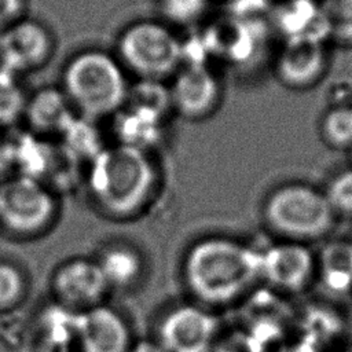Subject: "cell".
<instances>
[{
  "mask_svg": "<svg viewBox=\"0 0 352 352\" xmlns=\"http://www.w3.org/2000/svg\"><path fill=\"white\" fill-rule=\"evenodd\" d=\"M182 278L198 304H230L260 280V250L226 235L202 236L187 248Z\"/></svg>",
  "mask_w": 352,
  "mask_h": 352,
  "instance_id": "obj_1",
  "label": "cell"
},
{
  "mask_svg": "<svg viewBox=\"0 0 352 352\" xmlns=\"http://www.w3.org/2000/svg\"><path fill=\"white\" fill-rule=\"evenodd\" d=\"M87 191L103 214L124 220L143 212L160 184L151 153L122 144H107L88 165Z\"/></svg>",
  "mask_w": 352,
  "mask_h": 352,
  "instance_id": "obj_2",
  "label": "cell"
},
{
  "mask_svg": "<svg viewBox=\"0 0 352 352\" xmlns=\"http://www.w3.org/2000/svg\"><path fill=\"white\" fill-rule=\"evenodd\" d=\"M126 74L116 54L88 48L66 62L60 88L78 116L98 121L125 106L131 87Z\"/></svg>",
  "mask_w": 352,
  "mask_h": 352,
  "instance_id": "obj_3",
  "label": "cell"
},
{
  "mask_svg": "<svg viewBox=\"0 0 352 352\" xmlns=\"http://www.w3.org/2000/svg\"><path fill=\"white\" fill-rule=\"evenodd\" d=\"M267 227L283 241L308 243L323 238L334 226L336 213L324 192L304 183L274 188L263 202Z\"/></svg>",
  "mask_w": 352,
  "mask_h": 352,
  "instance_id": "obj_4",
  "label": "cell"
},
{
  "mask_svg": "<svg viewBox=\"0 0 352 352\" xmlns=\"http://www.w3.org/2000/svg\"><path fill=\"white\" fill-rule=\"evenodd\" d=\"M116 56L138 80L164 81L183 65V40L161 19H139L118 34Z\"/></svg>",
  "mask_w": 352,
  "mask_h": 352,
  "instance_id": "obj_5",
  "label": "cell"
},
{
  "mask_svg": "<svg viewBox=\"0 0 352 352\" xmlns=\"http://www.w3.org/2000/svg\"><path fill=\"white\" fill-rule=\"evenodd\" d=\"M56 192L44 182L14 173L0 183V228L19 238L36 236L54 223Z\"/></svg>",
  "mask_w": 352,
  "mask_h": 352,
  "instance_id": "obj_6",
  "label": "cell"
},
{
  "mask_svg": "<svg viewBox=\"0 0 352 352\" xmlns=\"http://www.w3.org/2000/svg\"><path fill=\"white\" fill-rule=\"evenodd\" d=\"M219 330V319L208 307L183 302L162 315L157 341L166 352H213Z\"/></svg>",
  "mask_w": 352,
  "mask_h": 352,
  "instance_id": "obj_7",
  "label": "cell"
},
{
  "mask_svg": "<svg viewBox=\"0 0 352 352\" xmlns=\"http://www.w3.org/2000/svg\"><path fill=\"white\" fill-rule=\"evenodd\" d=\"M168 87L173 113L192 121L214 113L223 96L221 81L206 62H183Z\"/></svg>",
  "mask_w": 352,
  "mask_h": 352,
  "instance_id": "obj_8",
  "label": "cell"
},
{
  "mask_svg": "<svg viewBox=\"0 0 352 352\" xmlns=\"http://www.w3.org/2000/svg\"><path fill=\"white\" fill-rule=\"evenodd\" d=\"M318 272V258L307 243L280 241L260 250V280L283 293L304 290Z\"/></svg>",
  "mask_w": 352,
  "mask_h": 352,
  "instance_id": "obj_9",
  "label": "cell"
},
{
  "mask_svg": "<svg viewBox=\"0 0 352 352\" xmlns=\"http://www.w3.org/2000/svg\"><path fill=\"white\" fill-rule=\"evenodd\" d=\"M51 290L60 307L81 312L102 304L110 287L95 258L73 257L55 268Z\"/></svg>",
  "mask_w": 352,
  "mask_h": 352,
  "instance_id": "obj_10",
  "label": "cell"
},
{
  "mask_svg": "<svg viewBox=\"0 0 352 352\" xmlns=\"http://www.w3.org/2000/svg\"><path fill=\"white\" fill-rule=\"evenodd\" d=\"M54 47L52 33L43 22L22 18L0 33V66L18 76L40 69Z\"/></svg>",
  "mask_w": 352,
  "mask_h": 352,
  "instance_id": "obj_11",
  "label": "cell"
},
{
  "mask_svg": "<svg viewBox=\"0 0 352 352\" xmlns=\"http://www.w3.org/2000/svg\"><path fill=\"white\" fill-rule=\"evenodd\" d=\"M76 340L81 352H129L133 345L128 320L104 302L77 312Z\"/></svg>",
  "mask_w": 352,
  "mask_h": 352,
  "instance_id": "obj_12",
  "label": "cell"
},
{
  "mask_svg": "<svg viewBox=\"0 0 352 352\" xmlns=\"http://www.w3.org/2000/svg\"><path fill=\"white\" fill-rule=\"evenodd\" d=\"M327 66L323 43L308 38L285 40L276 59L275 74L278 80L293 89L308 88L315 84Z\"/></svg>",
  "mask_w": 352,
  "mask_h": 352,
  "instance_id": "obj_13",
  "label": "cell"
},
{
  "mask_svg": "<svg viewBox=\"0 0 352 352\" xmlns=\"http://www.w3.org/2000/svg\"><path fill=\"white\" fill-rule=\"evenodd\" d=\"M77 116L60 87H43L28 96L23 118L37 136H60Z\"/></svg>",
  "mask_w": 352,
  "mask_h": 352,
  "instance_id": "obj_14",
  "label": "cell"
},
{
  "mask_svg": "<svg viewBox=\"0 0 352 352\" xmlns=\"http://www.w3.org/2000/svg\"><path fill=\"white\" fill-rule=\"evenodd\" d=\"M275 23L285 40L308 38L323 43L329 28L319 3L312 0H289L275 11Z\"/></svg>",
  "mask_w": 352,
  "mask_h": 352,
  "instance_id": "obj_15",
  "label": "cell"
},
{
  "mask_svg": "<svg viewBox=\"0 0 352 352\" xmlns=\"http://www.w3.org/2000/svg\"><path fill=\"white\" fill-rule=\"evenodd\" d=\"M98 261L110 289H129L138 283L144 274V258L131 243L113 242L106 245Z\"/></svg>",
  "mask_w": 352,
  "mask_h": 352,
  "instance_id": "obj_16",
  "label": "cell"
},
{
  "mask_svg": "<svg viewBox=\"0 0 352 352\" xmlns=\"http://www.w3.org/2000/svg\"><path fill=\"white\" fill-rule=\"evenodd\" d=\"M117 143L128 144L144 151H151L158 144L164 132V120L144 114L129 107H122L116 116Z\"/></svg>",
  "mask_w": 352,
  "mask_h": 352,
  "instance_id": "obj_17",
  "label": "cell"
},
{
  "mask_svg": "<svg viewBox=\"0 0 352 352\" xmlns=\"http://www.w3.org/2000/svg\"><path fill=\"white\" fill-rule=\"evenodd\" d=\"M95 122L77 114L59 136L62 148L74 161L85 160L89 164L107 146L102 143Z\"/></svg>",
  "mask_w": 352,
  "mask_h": 352,
  "instance_id": "obj_18",
  "label": "cell"
},
{
  "mask_svg": "<svg viewBox=\"0 0 352 352\" xmlns=\"http://www.w3.org/2000/svg\"><path fill=\"white\" fill-rule=\"evenodd\" d=\"M318 270L329 289L334 292L352 289V242L327 245L318 260Z\"/></svg>",
  "mask_w": 352,
  "mask_h": 352,
  "instance_id": "obj_19",
  "label": "cell"
},
{
  "mask_svg": "<svg viewBox=\"0 0 352 352\" xmlns=\"http://www.w3.org/2000/svg\"><path fill=\"white\" fill-rule=\"evenodd\" d=\"M124 107H129L165 121V117L173 111L169 87L165 85L164 81L138 80L129 87Z\"/></svg>",
  "mask_w": 352,
  "mask_h": 352,
  "instance_id": "obj_20",
  "label": "cell"
},
{
  "mask_svg": "<svg viewBox=\"0 0 352 352\" xmlns=\"http://www.w3.org/2000/svg\"><path fill=\"white\" fill-rule=\"evenodd\" d=\"M28 96L19 76L0 66V128H10L23 118Z\"/></svg>",
  "mask_w": 352,
  "mask_h": 352,
  "instance_id": "obj_21",
  "label": "cell"
},
{
  "mask_svg": "<svg viewBox=\"0 0 352 352\" xmlns=\"http://www.w3.org/2000/svg\"><path fill=\"white\" fill-rule=\"evenodd\" d=\"M320 135L334 148H352V107L336 106L320 121Z\"/></svg>",
  "mask_w": 352,
  "mask_h": 352,
  "instance_id": "obj_22",
  "label": "cell"
},
{
  "mask_svg": "<svg viewBox=\"0 0 352 352\" xmlns=\"http://www.w3.org/2000/svg\"><path fill=\"white\" fill-rule=\"evenodd\" d=\"M161 21L169 26H194L204 19L209 0H157Z\"/></svg>",
  "mask_w": 352,
  "mask_h": 352,
  "instance_id": "obj_23",
  "label": "cell"
},
{
  "mask_svg": "<svg viewBox=\"0 0 352 352\" xmlns=\"http://www.w3.org/2000/svg\"><path fill=\"white\" fill-rule=\"evenodd\" d=\"M28 290L26 276L19 265L0 260V314L16 308Z\"/></svg>",
  "mask_w": 352,
  "mask_h": 352,
  "instance_id": "obj_24",
  "label": "cell"
},
{
  "mask_svg": "<svg viewBox=\"0 0 352 352\" xmlns=\"http://www.w3.org/2000/svg\"><path fill=\"white\" fill-rule=\"evenodd\" d=\"M320 8L329 34L342 43H352V0H322Z\"/></svg>",
  "mask_w": 352,
  "mask_h": 352,
  "instance_id": "obj_25",
  "label": "cell"
},
{
  "mask_svg": "<svg viewBox=\"0 0 352 352\" xmlns=\"http://www.w3.org/2000/svg\"><path fill=\"white\" fill-rule=\"evenodd\" d=\"M323 192L336 214H352V169L337 173Z\"/></svg>",
  "mask_w": 352,
  "mask_h": 352,
  "instance_id": "obj_26",
  "label": "cell"
},
{
  "mask_svg": "<svg viewBox=\"0 0 352 352\" xmlns=\"http://www.w3.org/2000/svg\"><path fill=\"white\" fill-rule=\"evenodd\" d=\"M213 352H258V341L248 334H238L224 342L217 341Z\"/></svg>",
  "mask_w": 352,
  "mask_h": 352,
  "instance_id": "obj_27",
  "label": "cell"
},
{
  "mask_svg": "<svg viewBox=\"0 0 352 352\" xmlns=\"http://www.w3.org/2000/svg\"><path fill=\"white\" fill-rule=\"evenodd\" d=\"M25 0H0V33L25 18Z\"/></svg>",
  "mask_w": 352,
  "mask_h": 352,
  "instance_id": "obj_28",
  "label": "cell"
},
{
  "mask_svg": "<svg viewBox=\"0 0 352 352\" xmlns=\"http://www.w3.org/2000/svg\"><path fill=\"white\" fill-rule=\"evenodd\" d=\"M14 173L15 170L10 140L8 138L0 136V183Z\"/></svg>",
  "mask_w": 352,
  "mask_h": 352,
  "instance_id": "obj_29",
  "label": "cell"
},
{
  "mask_svg": "<svg viewBox=\"0 0 352 352\" xmlns=\"http://www.w3.org/2000/svg\"><path fill=\"white\" fill-rule=\"evenodd\" d=\"M129 352H166L157 340H140L133 342Z\"/></svg>",
  "mask_w": 352,
  "mask_h": 352,
  "instance_id": "obj_30",
  "label": "cell"
},
{
  "mask_svg": "<svg viewBox=\"0 0 352 352\" xmlns=\"http://www.w3.org/2000/svg\"><path fill=\"white\" fill-rule=\"evenodd\" d=\"M345 352H352V349H348V351H345Z\"/></svg>",
  "mask_w": 352,
  "mask_h": 352,
  "instance_id": "obj_31",
  "label": "cell"
},
{
  "mask_svg": "<svg viewBox=\"0 0 352 352\" xmlns=\"http://www.w3.org/2000/svg\"><path fill=\"white\" fill-rule=\"evenodd\" d=\"M351 158H352V148H351Z\"/></svg>",
  "mask_w": 352,
  "mask_h": 352,
  "instance_id": "obj_32",
  "label": "cell"
}]
</instances>
